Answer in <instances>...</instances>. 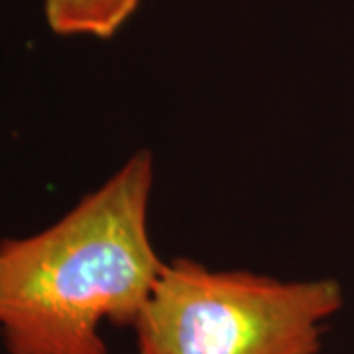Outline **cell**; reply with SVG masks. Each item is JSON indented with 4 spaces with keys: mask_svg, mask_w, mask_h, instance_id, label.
Returning a JSON list of instances; mask_svg holds the SVG:
<instances>
[{
    "mask_svg": "<svg viewBox=\"0 0 354 354\" xmlns=\"http://www.w3.org/2000/svg\"><path fill=\"white\" fill-rule=\"evenodd\" d=\"M153 162L134 153L41 232L0 242L8 354H106L102 323L132 325L165 262L150 239Z\"/></svg>",
    "mask_w": 354,
    "mask_h": 354,
    "instance_id": "obj_1",
    "label": "cell"
},
{
    "mask_svg": "<svg viewBox=\"0 0 354 354\" xmlns=\"http://www.w3.org/2000/svg\"><path fill=\"white\" fill-rule=\"evenodd\" d=\"M339 307L330 279L286 281L174 260L134 323L138 354H317L323 323Z\"/></svg>",
    "mask_w": 354,
    "mask_h": 354,
    "instance_id": "obj_2",
    "label": "cell"
},
{
    "mask_svg": "<svg viewBox=\"0 0 354 354\" xmlns=\"http://www.w3.org/2000/svg\"><path fill=\"white\" fill-rule=\"evenodd\" d=\"M142 0H46V18L59 36L111 38Z\"/></svg>",
    "mask_w": 354,
    "mask_h": 354,
    "instance_id": "obj_3",
    "label": "cell"
}]
</instances>
